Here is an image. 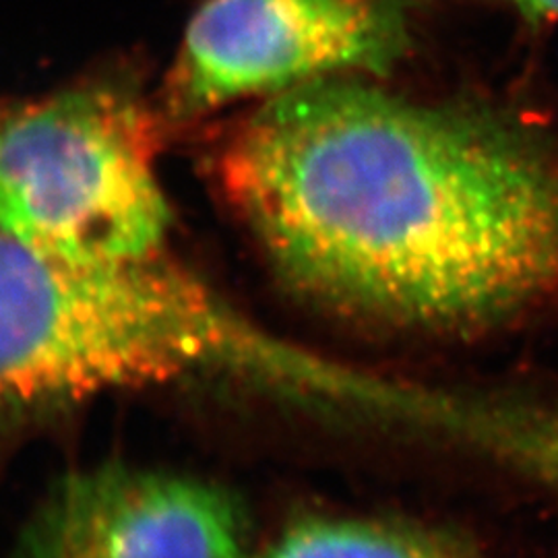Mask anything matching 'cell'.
Listing matches in <instances>:
<instances>
[{
    "label": "cell",
    "mask_w": 558,
    "mask_h": 558,
    "mask_svg": "<svg viewBox=\"0 0 558 558\" xmlns=\"http://www.w3.org/2000/svg\"><path fill=\"white\" fill-rule=\"evenodd\" d=\"M221 191L281 279L380 327L468 333L558 300V126L362 75L260 100Z\"/></svg>",
    "instance_id": "obj_1"
},
{
    "label": "cell",
    "mask_w": 558,
    "mask_h": 558,
    "mask_svg": "<svg viewBox=\"0 0 558 558\" xmlns=\"http://www.w3.org/2000/svg\"><path fill=\"white\" fill-rule=\"evenodd\" d=\"M191 383L308 398L329 389V373L161 255L77 265L0 232V401Z\"/></svg>",
    "instance_id": "obj_2"
},
{
    "label": "cell",
    "mask_w": 558,
    "mask_h": 558,
    "mask_svg": "<svg viewBox=\"0 0 558 558\" xmlns=\"http://www.w3.org/2000/svg\"><path fill=\"white\" fill-rule=\"evenodd\" d=\"M160 112L83 85L0 112V232L77 265L161 255L170 211L156 156Z\"/></svg>",
    "instance_id": "obj_3"
},
{
    "label": "cell",
    "mask_w": 558,
    "mask_h": 558,
    "mask_svg": "<svg viewBox=\"0 0 558 558\" xmlns=\"http://www.w3.org/2000/svg\"><path fill=\"white\" fill-rule=\"evenodd\" d=\"M418 0H207L158 108L163 126L336 75H385L412 48Z\"/></svg>",
    "instance_id": "obj_4"
},
{
    "label": "cell",
    "mask_w": 558,
    "mask_h": 558,
    "mask_svg": "<svg viewBox=\"0 0 558 558\" xmlns=\"http://www.w3.org/2000/svg\"><path fill=\"white\" fill-rule=\"evenodd\" d=\"M9 558H246L244 523L214 484L101 468L59 484Z\"/></svg>",
    "instance_id": "obj_5"
},
{
    "label": "cell",
    "mask_w": 558,
    "mask_h": 558,
    "mask_svg": "<svg viewBox=\"0 0 558 558\" xmlns=\"http://www.w3.org/2000/svg\"><path fill=\"white\" fill-rule=\"evenodd\" d=\"M248 558V557H246ZM253 558H480L422 530L366 519H304Z\"/></svg>",
    "instance_id": "obj_6"
},
{
    "label": "cell",
    "mask_w": 558,
    "mask_h": 558,
    "mask_svg": "<svg viewBox=\"0 0 558 558\" xmlns=\"http://www.w3.org/2000/svg\"><path fill=\"white\" fill-rule=\"evenodd\" d=\"M519 17L534 25L558 23V0H502Z\"/></svg>",
    "instance_id": "obj_7"
}]
</instances>
